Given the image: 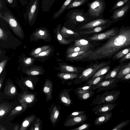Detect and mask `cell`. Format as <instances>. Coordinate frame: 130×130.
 <instances>
[{"label":"cell","mask_w":130,"mask_h":130,"mask_svg":"<svg viewBox=\"0 0 130 130\" xmlns=\"http://www.w3.org/2000/svg\"><path fill=\"white\" fill-rule=\"evenodd\" d=\"M130 47V26H122L115 35L94 51L88 57L91 60L110 59L121 50Z\"/></svg>","instance_id":"6da1fadb"},{"label":"cell","mask_w":130,"mask_h":130,"mask_svg":"<svg viewBox=\"0 0 130 130\" xmlns=\"http://www.w3.org/2000/svg\"><path fill=\"white\" fill-rule=\"evenodd\" d=\"M66 18V23L70 26L82 25L95 20L85 12L84 9L70 10L67 13Z\"/></svg>","instance_id":"7a4b0ae2"},{"label":"cell","mask_w":130,"mask_h":130,"mask_svg":"<svg viewBox=\"0 0 130 130\" xmlns=\"http://www.w3.org/2000/svg\"><path fill=\"white\" fill-rule=\"evenodd\" d=\"M0 18L7 23L16 35L21 39H24V35L22 28L17 19L10 11L9 9L6 10L3 15L0 12Z\"/></svg>","instance_id":"3957f363"},{"label":"cell","mask_w":130,"mask_h":130,"mask_svg":"<svg viewBox=\"0 0 130 130\" xmlns=\"http://www.w3.org/2000/svg\"><path fill=\"white\" fill-rule=\"evenodd\" d=\"M87 5L88 8L86 12L90 17L94 20L103 18L106 7L104 0H93L88 2Z\"/></svg>","instance_id":"277c9868"},{"label":"cell","mask_w":130,"mask_h":130,"mask_svg":"<svg viewBox=\"0 0 130 130\" xmlns=\"http://www.w3.org/2000/svg\"><path fill=\"white\" fill-rule=\"evenodd\" d=\"M121 91L118 90L106 91L97 95L93 99L92 104L98 105L105 103H113L119 98Z\"/></svg>","instance_id":"5b68a950"},{"label":"cell","mask_w":130,"mask_h":130,"mask_svg":"<svg viewBox=\"0 0 130 130\" xmlns=\"http://www.w3.org/2000/svg\"><path fill=\"white\" fill-rule=\"evenodd\" d=\"M111 61L104 62L95 64L84 70L78 77L74 80L75 84H78L88 80L97 71L105 66L109 65Z\"/></svg>","instance_id":"8992f818"},{"label":"cell","mask_w":130,"mask_h":130,"mask_svg":"<svg viewBox=\"0 0 130 130\" xmlns=\"http://www.w3.org/2000/svg\"><path fill=\"white\" fill-rule=\"evenodd\" d=\"M39 1L30 0L26 12L23 13L24 19L27 20L30 25H33L36 20L39 11Z\"/></svg>","instance_id":"52a82bcc"},{"label":"cell","mask_w":130,"mask_h":130,"mask_svg":"<svg viewBox=\"0 0 130 130\" xmlns=\"http://www.w3.org/2000/svg\"><path fill=\"white\" fill-rule=\"evenodd\" d=\"M121 78L117 77L104 80L98 84L92 86L93 90L98 89L96 93L112 89L118 86L117 83Z\"/></svg>","instance_id":"ba28073f"},{"label":"cell","mask_w":130,"mask_h":130,"mask_svg":"<svg viewBox=\"0 0 130 130\" xmlns=\"http://www.w3.org/2000/svg\"><path fill=\"white\" fill-rule=\"evenodd\" d=\"M112 21L103 18L97 19L86 23L82 25L80 28L81 29H90L96 27L107 25H110Z\"/></svg>","instance_id":"9c48e42d"},{"label":"cell","mask_w":130,"mask_h":130,"mask_svg":"<svg viewBox=\"0 0 130 130\" xmlns=\"http://www.w3.org/2000/svg\"><path fill=\"white\" fill-rule=\"evenodd\" d=\"M117 27L111 28L106 31L94 35L89 38L90 40H100L108 39L116 34L119 31Z\"/></svg>","instance_id":"30bf717a"},{"label":"cell","mask_w":130,"mask_h":130,"mask_svg":"<svg viewBox=\"0 0 130 130\" xmlns=\"http://www.w3.org/2000/svg\"><path fill=\"white\" fill-rule=\"evenodd\" d=\"M130 7V2H129L122 7L114 10L112 15L110 17V19H112V23L116 22L123 18L128 10Z\"/></svg>","instance_id":"8fae6325"},{"label":"cell","mask_w":130,"mask_h":130,"mask_svg":"<svg viewBox=\"0 0 130 130\" xmlns=\"http://www.w3.org/2000/svg\"><path fill=\"white\" fill-rule=\"evenodd\" d=\"M117 104L115 103H105L97 106L92 109V111L98 116L110 112L116 106Z\"/></svg>","instance_id":"7c38bea8"},{"label":"cell","mask_w":130,"mask_h":130,"mask_svg":"<svg viewBox=\"0 0 130 130\" xmlns=\"http://www.w3.org/2000/svg\"><path fill=\"white\" fill-rule=\"evenodd\" d=\"M87 117L86 114L70 118H67L64 123L65 127H71L82 124L86 121Z\"/></svg>","instance_id":"4fadbf2b"},{"label":"cell","mask_w":130,"mask_h":130,"mask_svg":"<svg viewBox=\"0 0 130 130\" xmlns=\"http://www.w3.org/2000/svg\"><path fill=\"white\" fill-rule=\"evenodd\" d=\"M72 89V88L69 89L64 88L59 95L60 102L66 106L69 107L73 103L69 94Z\"/></svg>","instance_id":"5bb4252c"},{"label":"cell","mask_w":130,"mask_h":130,"mask_svg":"<svg viewBox=\"0 0 130 130\" xmlns=\"http://www.w3.org/2000/svg\"><path fill=\"white\" fill-rule=\"evenodd\" d=\"M93 51L89 50L83 51L67 54V59L70 60L76 61L89 57Z\"/></svg>","instance_id":"9a60e30c"},{"label":"cell","mask_w":130,"mask_h":130,"mask_svg":"<svg viewBox=\"0 0 130 130\" xmlns=\"http://www.w3.org/2000/svg\"><path fill=\"white\" fill-rule=\"evenodd\" d=\"M33 37L35 40L42 39L47 41L49 33L48 30L44 27H41L37 29L34 32Z\"/></svg>","instance_id":"2e32d148"},{"label":"cell","mask_w":130,"mask_h":130,"mask_svg":"<svg viewBox=\"0 0 130 130\" xmlns=\"http://www.w3.org/2000/svg\"><path fill=\"white\" fill-rule=\"evenodd\" d=\"M112 116L111 112L105 113L102 115L99 116L95 119L94 124L95 125H101L109 121Z\"/></svg>","instance_id":"e0dca14e"},{"label":"cell","mask_w":130,"mask_h":130,"mask_svg":"<svg viewBox=\"0 0 130 130\" xmlns=\"http://www.w3.org/2000/svg\"><path fill=\"white\" fill-rule=\"evenodd\" d=\"M61 35L64 38H74L78 37L79 34L66 27L63 26L60 31Z\"/></svg>","instance_id":"ac0fdd59"},{"label":"cell","mask_w":130,"mask_h":130,"mask_svg":"<svg viewBox=\"0 0 130 130\" xmlns=\"http://www.w3.org/2000/svg\"><path fill=\"white\" fill-rule=\"evenodd\" d=\"M59 109L56 105L54 106L50 114V120L52 123L54 125L58 121L60 116Z\"/></svg>","instance_id":"d6986e66"},{"label":"cell","mask_w":130,"mask_h":130,"mask_svg":"<svg viewBox=\"0 0 130 130\" xmlns=\"http://www.w3.org/2000/svg\"><path fill=\"white\" fill-rule=\"evenodd\" d=\"M130 72V61L124 63L120 69L116 77L121 78Z\"/></svg>","instance_id":"ffe728a7"},{"label":"cell","mask_w":130,"mask_h":130,"mask_svg":"<svg viewBox=\"0 0 130 130\" xmlns=\"http://www.w3.org/2000/svg\"><path fill=\"white\" fill-rule=\"evenodd\" d=\"M124 63H120L111 70L105 75L104 80L116 77L120 69Z\"/></svg>","instance_id":"44dd1931"},{"label":"cell","mask_w":130,"mask_h":130,"mask_svg":"<svg viewBox=\"0 0 130 130\" xmlns=\"http://www.w3.org/2000/svg\"><path fill=\"white\" fill-rule=\"evenodd\" d=\"M57 76L62 80L66 81L76 78L78 75L76 74L62 72L59 73Z\"/></svg>","instance_id":"7402d4cb"},{"label":"cell","mask_w":130,"mask_h":130,"mask_svg":"<svg viewBox=\"0 0 130 130\" xmlns=\"http://www.w3.org/2000/svg\"><path fill=\"white\" fill-rule=\"evenodd\" d=\"M61 24H58L56 28L57 38L58 42L60 44L67 45L69 44L72 40V39L68 40L65 39L60 34V28Z\"/></svg>","instance_id":"603a6c76"},{"label":"cell","mask_w":130,"mask_h":130,"mask_svg":"<svg viewBox=\"0 0 130 130\" xmlns=\"http://www.w3.org/2000/svg\"><path fill=\"white\" fill-rule=\"evenodd\" d=\"M52 83L50 80L46 81L43 88V91L47 95V98L48 100L52 99Z\"/></svg>","instance_id":"cb8c5ba5"},{"label":"cell","mask_w":130,"mask_h":130,"mask_svg":"<svg viewBox=\"0 0 130 130\" xmlns=\"http://www.w3.org/2000/svg\"><path fill=\"white\" fill-rule=\"evenodd\" d=\"M60 69L62 72L77 74L78 72L77 68L66 64L61 65Z\"/></svg>","instance_id":"d4e9b609"},{"label":"cell","mask_w":130,"mask_h":130,"mask_svg":"<svg viewBox=\"0 0 130 130\" xmlns=\"http://www.w3.org/2000/svg\"><path fill=\"white\" fill-rule=\"evenodd\" d=\"M73 0H66L60 8L54 14L53 18L55 19L59 17L64 12L67 7Z\"/></svg>","instance_id":"484cf974"},{"label":"cell","mask_w":130,"mask_h":130,"mask_svg":"<svg viewBox=\"0 0 130 130\" xmlns=\"http://www.w3.org/2000/svg\"><path fill=\"white\" fill-rule=\"evenodd\" d=\"M56 0H42L41 8L44 12L48 11Z\"/></svg>","instance_id":"4316f807"},{"label":"cell","mask_w":130,"mask_h":130,"mask_svg":"<svg viewBox=\"0 0 130 130\" xmlns=\"http://www.w3.org/2000/svg\"><path fill=\"white\" fill-rule=\"evenodd\" d=\"M89 0H73L67 7L66 10L83 6Z\"/></svg>","instance_id":"83f0119b"},{"label":"cell","mask_w":130,"mask_h":130,"mask_svg":"<svg viewBox=\"0 0 130 130\" xmlns=\"http://www.w3.org/2000/svg\"><path fill=\"white\" fill-rule=\"evenodd\" d=\"M110 25H107L97 26L93 28L89 29L88 30L80 32V33L82 34H83L98 32L108 28Z\"/></svg>","instance_id":"f1b7e54d"},{"label":"cell","mask_w":130,"mask_h":130,"mask_svg":"<svg viewBox=\"0 0 130 130\" xmlns=\"http://www.w3.org/2000/svg\"><path fill=\"white\" fill-rule=\"evenodd\" d=\"M94 92L93 90L92 89L85 92L76 95L79 99L83 100H86L90 98L94 95Z\"/></svg>","instance_id":"f546056e"},{"label":"cell","mask_w":130,"mask_h":130,"mask_svg":"<svg viewBox=\"0 0 130 130\" xmlns=\"http://www.w3.org/2000/svg\"><path fill=\"white\" fill-rule=\"evenodd\" d=\"M93 85L85 84L83 86L74 89L75 93L77 95L80 94L93 89Z\"/></svg>","instance_id":"4dcf8cb0"},{"label":"cell","mask_w":130,"mask_h":130,"mask_svg":"<svg viewBox=\"0 0 130 130\" xmlns=\"http://www.w3.org/2000/svg\"><path fill=\"white\" fill-rule=\"evenodd\" d=\"M130 52V47L124 49L119 51L112 57V59L115 60L121 59Z\"/></svg>","instance_id":"1f68e13d"},{"label":"cell","mask_w":130,"mask_h":130,"mask_svg":"<svg viewBox=\"0 0 130 130\" xmlns=\"http://www.w3.org/2000/svg\"><path fill=\"white\" fill-rule=\"evenodd\" d=\"M74 46L85 47L90 48L92 45L88 40L84 39H80L75 41Z\"/></svg>","instance_id":"d6a6232c"},{"label":"cell","mask_w":130,"mask_h":130,"mask_svg":"<svg viewBox=\"0 0 130 130\" xmlns=\"http://www.w3.org/2000/svg\"><path fill=\"white\" fill-rule=\"evenodd\" d=\"M110 68V66L109 65L103 67L97 71L92 76L91 79L105 75L108 72Z\"/></svg>","instance_id":"836d02e7"},{"label":"cell","mask_w":130,"mask_h":130,"mask_svg":"<svg viewBox=\"0 0 130 130\" xmlns=\"http://www.w3.org/2000/svg\"><path fill=\"white\" fill-rule=\"evenodd\" d=\"M90 48L85 47L74 46L68 48L67 49L66 53L68 54L83 51L90 50Z\"/></svg>","instance_id":"e575fe53"},{"label":"cell","mask_w":130,"mask_h":130,"mask_svg":"<svg viewBox=\"0 0 130 130\" xmlns=\"http://www.w3.org/2000/svg\"><path fill=\"white\" fill-rule=\"evenodd\" d=\"M105 76V75H104L92 78L87 81V82L85 84L91 85H96L104 80V79Z\"/></svg>","instance_id":"d590c367"},{"label":"cell","mask_w":130,"mask_h":130,"mask_svg":"<svg viewBox=\"0 0 130 130\" xmlns=\"http://www.w3.org/2000/svg\"><path fill=\"white\" fill-rule=\"evenodd\" d=\"M50 48L49 45H44L40 47L37 48L33 50L30 54L31 56H34L41 52L44 51Z\"/></svg>","instance_id":"8d00e7d4"},{"label":"cell","mask_w":130,"mask_h":130,"mask_svg":"<svg viewBox=\"0 0 130 130\" xmlns=\"http://www.w3.org/2000/svg\"><path fill=\"white\" fill-rule=\"evenodd\" d=\"M27 74L30 75H35L42 73L41 69L39 68H35L27 70Z\"/></svg>","instance_id":"74e56055"},{"label":"cell","mask_w":130,"mask_h":130,"mask_svg":"<svg viewBox=\"0 0 130 130\" xmlns=\"http://www.w3.org/2000/svg\"><path fill=\"white\" fill-rule=\"evenodd\" d=\"M129 123V120L124 121L116 125L111 130H120L126 126Z\"/></svg>","instance_id":"f35d334b"},{"label":"cell","mask_w":130,"mask_h":130,"mask_svg":"<svg viewBox=\"0 0 130 130\" xmlns=\"http://www.w3.org/2000/svg\"><path fill=\"white\" fill-rule=\"evenodd\" d=\"M129 0H118L116 2L110 10V12H111L112 11L115 9H117L119 7L122 6L123 5L125 4L128 2Z\"/></svg>","instance_id":"ab89813d"},{"label":"cell","mask_w":130,"mask_h":130,"mask_svg":"<svg viewBox=\"0 0 130 130\" xmlns=\"http://www.w3.org/2000/svg\"><path fill=\"white\" fill-rule=\"evenodd\" d=\"M91 125V124L84 123H82L79 126L69 130H87L89 129Z\"/></svg>","instance_id":"60d3db41"},{"label":"cell","mask_w":130,"mask_h":130,"mask_svg":"<svg viewBox=\"0 0 130 130\" xmlns=\"http://www.w3.org/2000/svg\"><path fill=\"white\" fill-rule=\"evenodd\" d=\"M52 50V49L50 48L34 56V57L35 58H39L46 56L50 53Z\"/></svg>","instance_id":"b9f144b4"},{"label":"cell","mask_w":130,"mask_h":130,"mask_svg":"<svg viewBox=\"0 0 130 130\" xmlns=\"http://www.w3.org/2000/svg\"><path fill=\"white\" fill-rule=\"evenodd\" d=\"M85 111H78L75 110L73 111L67 117V118H70L83 115L85 114Z\"/></svg>","instance_id":"7bdbcfd3"},{"label":"cell","mask_w":130,"mask_h":130,"mask_svg":"<svg viewBox=\"0 0 130 130\" xmlns=\"http://www.w3.org/2000/svg\"><path fill=\"white\" fill-rule=\"evenodd\" d=\"M129 60H130V52L121 58L119 61V62L120 63H121Z\"/></svg>","instance_id":"ee69618b"},{"label":"cell","mask_w":130,"mask_h":130,"mask_svg":"<svg viewBox=\"0 0 130 130\" xmlns=\"http://www.w3.org/2000/svg\"><path fill=\"white\" fill-rule=\"evenodd\" d=\"M8 110V108L5 106H1L0 116L1 118L4 116Z\"/></svg>","instance_id":"f6af8a7d"},{"label":"cell","mask_w":130,"mask_h":130,"mask_svg":"<svg viewBox=\"0 0 130 130\" xmlns=\"http://www.w3.org/2000/svg\"><path fill=\"white\" fill-rule=\"evenodd\" d=\"M34 60V59L30 58H26L24 59L23 62L26 65H29L32 63Z\"/></svg>","instance_id":"bcb514c9"},{"label":"cell","mask_w":130,"mask_h":130,"mask_svg":"<svg viewBox=\"0 0 130 130\" xmlns=\"http://www.w3.org/2000/svg\"><path fill=\"white\" fill-rule=\"evenodd\" d=\"M7 60H3L1 61L0 63V74L3 71L7 62Z\"/></svg>","instance_id":"7dc6e473"},{"label":"cell","mask_w":130,"mask_h":130,"mask_svg":"<svg viewBox=\"0 0 130 130\" xmlns=\"http://www.w3.org/2000/svg\"><path fill=\"white\" fill-rule=\"evenodd\" d=\"M10 6L14 7L17 5V3L16 0H6Z\"/></svg>","instance_id":"c3c4849f"},{"label":"cell","mask_w":130,"mask_h":130,"mask_svg":"<svg viewBox=\"0 0 130 130\" xmlns=\"http://www.w3.org/2000/svg\"><path fill=\"white\" fill-rule=\"evenodd\" d=\"M123 80L128 81V83H130V72L122 78H121L120 81Z\"/></svg>","instance_id":"681fc988"},{"label":"cell","mask_w":130,"mask_h":130,"mask_svg":"<svg viewBox=\"0 0 130 130\" xmlns=\"http://www.w3.org/2000/svg\"><path fill=\"white\" fill-rule=\"evenodd\" d=\"M22 108L21 106H18L15 108L12 111L11 113V115H14L18 111H21L22 109Z\"/></svg>","instance_id":"f907efd6"},{"label":"cell","mask_w":130,"mask_h":130,"mask_svg":"<svg viewBox=\"0 0 130 130\" xmlns=\"http://www.w3.org/2000/svg\"><path fill=\"white\" fill-rule=\"evenodd\" d=\"M9 93H10L11 94H14L16 93V89L14 86H11L9 88Z\"/></svg>","instance_id":"816d5d0a"},{"label":"cell","mask_w":130,"mask_h":130,"mask_svg":"<svg viewBox=\"0 0 130 130\" xmlns=\"http://www.w3.org/2000/svg\"><path fill=\"white\" fill-rule=\"evenodd\" d=\"M25 84L28 87L32 89H33V85L31 81L29 80H27L25 82Z\"/></svg>","instance_id":"f5cc1de1"},{"label":"cell","mask_w":130,"mask_h":130,"mask_svg":"<svg viewBox=\"0 0 130 130\" xmlns=\"http://www.w3.org/2000/svg\"><path fill=\"white\" fill-rule=\"evenodd\" d=\"M29 122L28 120H26L24 121L22 123V126L24 127H26L29 125Z\"/></svg>","instance_id":"db71d44e"},{"label":"cell","mask_w":130,"mask_h":130,"mask_svg":"<svg viewBox=\"0 0 130 130\" xmlns=\"http://www.w3.org/2000/svg\"><path fill=\"white\" fill-rule=\"evenodd\" d=\"M30 96L27 97L25 99L26 101L28 103H30L32 101V99Z\"/></svg>","instance_id":"11a10c76"},{"label":"cell","mask_w":130,"mask_h":130,"mask_svg":"<svg viewBox=\"0 0 130 130\" xmlns=\"http://www.w3.org/2000/svg\"><path fill=\"white\" fill-rule=\"evenodd\" d=\"M21 4L23 5H26L27 3V0H19Z\"/></svg>","instance_id":"9f6ffc18"},{"label":"cell","mask_w":130,"mask_h":130,"mask_svg":"<svg viewBox=\"0 0 130 130\" xmlns=\"http://www.w3.org/2000/svg\"><path fill=\"white\" fill-rule=\"evenodd\" d=\"M37 124H36L35 125V128L34 129L36 130H39V124L38 123H37Z\"/></svg>","instance_id":"6f0895ef"},{"label":"cell","mask_w":130,"mask_h":130,"mask_svg":"<svg viewBox=\"0 0 130 130\" xmlns=\"http://www.w3.org/2000/svg\"><path fill=\"white\" fill-rule=\"evenodd\" d=\"M3 81V79L2 78H0V88H1V87L2 86V82Z\"/></svg>","instance_id":"680465c9"},{"label":"cell","mask_w":130,"mask_h":130,"mask_svg":"<svg viewBox=\"0 0 130 130\" xmlns=\"http://www.w3.org/2000/svg\"></svg>","instance_id":"91938a15"}]
</instances>
